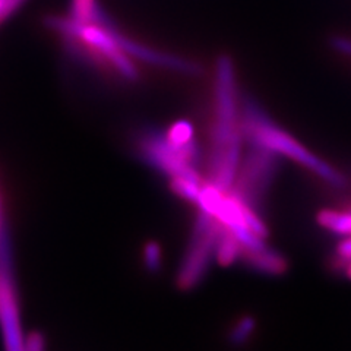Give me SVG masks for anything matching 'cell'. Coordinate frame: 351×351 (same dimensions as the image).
<instances>
[{
    "mask_svg": "<svg viewBox=\"0 0 351 351\" xmlns=\"http://www.w3.org/2000/svg\"><path fill=\"white\" fill-rule=\"evenodd\" d=\"M215 108L213 126V149L210 161V182L215 188L228 192L236 180L241 161L240 107L233 60L219 56L215 63Z\"/></svg>",
    "mask_w": 351,
    "mask_h": 351,
    "instance_id": "obj_1",
    "label": "cell"
},
{
    "mask_svg": "<svg viewBox=\"0 0 351 351\" xmlns=\"http://www.w3.org/2000/svg\"><path fill=\"white\" fill-rule=\"evenodd\" d=\"M240 132L241 138H245L250 147L262 148L278 157L294 160L300 166L319 176L322 180L334 186V188H344L347 183L343 173H339L325 160L315 156L298 139H294L287 132L278 128L252 98H243V101H241Z\"/></svg>",
    "mask_w": 351,
    "mask_h": 351,
    "instance_id": "obj_2",
    "label": "cell"
},
{
    "mask_svg": "<svg viewBox=\"0 0 351 351\" xmlns=\"http://www.w3.org/2000/svg\"><path fill=\"white\" fill-rule=\"evenodd\" d=\"M138 149L148 164L169 174L170 178L201 182V176L196 171L201 160V149L195 139L188 144L176 145L167 138V134L148 129L139 135Z\"/></svg>",
    "mask_w": 351,
    "mask_h": 351,
    "instance_id": "obj_3",
    "label": "cell"
},
{
    "mask_svg": "<svg viewBox=\"0 0 351 351\" xmlns=\"http://www.w3.org/2000/svg\"><path fill=\"white\" fill-rule=\"evenodd\" d=\"M0 329L6 351H25L12 271V252L6 228L0 234Z\"/></svg>",
    "mask_w": 351,
    "mask_h": 351,
    "instance_id": "obj_4",
    "label": "cell"
},
{
    "mask_svg": "<svg viewBox=\"0 0 351 351\" xmlns=\"http://www.w3.org/2000/svg\"><path fill=\"white\" fill-rule=\"evenodd\" d=\"M277 158L276 154L252 147L245 160L240 161L236 180L228 192L258 213L278 169Z\"/></svg>",
    "mask_w": 351,
    "mask_h": 351,
    "instance_id": "obj_5",
    "label": "cell"
},
{
    "mask_svg": "<svg viewBox=\"0 0 351 351\" xmlns=\"http://www.w3.org/2000/svg\"><path fill=\"white\" fill-rule=\"evenodd\" d=\"M219 228H221V224L214 217L199 211L188 254L182 262L178 276V284L182 289H192L204 278L213 258H215V245Z\"/></svg>",
    "mask_w": 351,
    "mask_h": 351,
    "instance_id": "obj_6",
    "label": "cell"
},
{
    "mask_svg": "<svg viewBox=\"0 0 351 351\" xmlns=\"http://www.w3.org/2000/svg\"><path fill=\"white\" fill-rule=\"evenodd\" d=\"M94 22H103V24H106L108 27L110 32H112V36L117 41L120 49H122L128 54V56L139 59L142 62L154 64V66H160V68L170 69L173 72L189 75V76L201 75V72H202L201 64H197L196 62L174 56V54H170V53L154 50L151 47L144 46V44H139L134 40L125 37L123 34H120V32L112 24H110L108 18L103 14V10L100 8H98V10H97Z\"/></svg>",
    "mask_w": 351,
    "mask_h": 351,
    "instance_id": "obj_7",
    "label": "cell"
},
{
    "mask_svg": "<svg viewBox=\"0 0 351 351\" xmlns=\"http://www.w3.org/2000/svg\"><path fill=\"white\" fill-rule=\"evenodd\" d=\"M241 256L245 258L252 268L258 272L267 274V276H280V274L287 269L285 259L277 250L268 247L267 245L255 250H243Z\"/></svg>",
    "mask_w": 351,
    "mask_h": 351,
    "instance_id": "obj_8",
    "label": "cell"
},
{
    "mask_svg": "<svg viewBox=\"0 0 351 351\" xmlns=\"http://www.w3.org/2000/svg\"><path fill=\"white\" fill-rule=\"evenodd\" d=\"M241 256V246L234 234L221 226L217 237L215 258L221 265H230Z\"/></svg>",
    "mask_w": 351,
    "mask_h": 351,
    "instance_id": "obj_9",
    "label": "cell"
},
{
    "mask_svg": "<svg viewBox=\"0 0 351 351\" xmlns=\"http://www.w3.org/2000/svg\"><path fill=\"white\" fill-rule=\"evenodd\" d=\"M317 223L338 236H351V210L348 213L324 210L317 214Z\"/></svg>",
    "mask_w": 351,
    "mask_h": 351,
    "instance_id": "obj_10",
    "label": "cell"
},
{
    "mask_svg": "<svg viewBox=\"0 0 351 351\" xmlns=\"http://www.w3.org/2000/svg\"><path fill=\"white\" fill-rule=\"evenodd\" d=\"M171 189L178 193L179 196L184 197L191 202H197L202 189V182H195L184 178H171Z\"/></svg>",
    "mask_w": 351,
    "mask_h": 351,
    "instance_id": "obj_11",
    "label": "cell"
},
{
    "mask_svg": "<svg viewBox=\"0 0 351 351\" xmlns=\"http://www.w3.org/2000/svg\"><path fill=\"white\" fill-rule=\"evenodd\" d=\"M255 326H256V322L254 317L243 316L241 319L236 322L232 332H230V337H228L230 343L234 346H243L249 339V337L254 334Z\"/></svg>",
    "mask_w": 351,
    "mask_h": 351,
    "instance_id": "obj_12",
    "label": "cell"
},
{
    "mask_svg": "<svg viewBox=\"0 0 351 351\" xmlns=\"http://www.w3.org/2000/svg\"><path fill=\"white\" fill-rule=\"evenodd\" d=\"M98 5L95 0H73L72 3V18L88 24L94 22Z\"/></svg>",
    "mask_w": 351,
    "mask_h": 351,
    "instance_id": "obj_13",
    "label": "cell"
},
{
    "mask_svg": "<svg viewBox=\"0 0 351 351\" xmlns=\"http://www.w3.org/2000/svg\"><path fill=\"white\" fill-rule=\"evenodd\" d=\"M167 138L176 145H183L188 144L193 139V128L189 122H184V120H180V122L174 123L169 132H167Z\"/></svg>",
    "mask_w": 351,
    "mask_h": 351,
    "instance_id": "obj_14",
    "label": "cell"
},
{
    "mask_svg": "<svg viewBox=\"0 0 351 351\" xmlns=\"http://www.w3.org/2000/svg\"><path fill=\"white\" fill-rule=\"evenodd\" d=\"M161 247L156 241H149L147 243L145 249H144V262H145V267L156 272L161 268Z\"/></svg>",
    "mask_w": 351,
    "mask_h": 351,
    "instance_id": "obj_15",
    "label": "cell"
},
{
    "mask_svg": "<svg viewBox=\"0 0 351 351\" xmlns=\"http://www.w3.org/2000/svg\"><path fill=\"white\" fill-rule=\"evenodd\" d=\"M329 47L339 54L351 58V38L343 36H334L329 38Z\"/></svg>",
    "mask_w": 351,
    "mask_h": 351,
    "instance_id": "obj_16",
    "label": "cell"
},
{
    "mask_svg": "<svg viewBox=\"0 0 351 351\" xmlns=\"http://www.w3.org/2000/svg\"><path fill=\"white\" fill-rule=\"evenodd\" d=\"M46 341L40 332H32L25 338V351H44Z\"/></svg>",
    "mask_w": 351,
    "mask_h": 351,
    "instance_id": "obj_17",
    "label": "cell"
},
{
    "mask_svg": "<svg viewBox=\"0 0 351 351\" xmlns=\"http://www.w3.org/2000/svg\"><path fill=\"white\" fill-rule=\"evenodd\" d=\"M337 259L341 262V265L344 267L347 262L351 261V236H347L341 243L337 247Z\"/></svg>",
    "mask_w": 351,
    "mask_h": 351,
    "instance_id": "obj_18",
    "label": "cell"
},
{
    "mask_svg": "<svg viewBox=\"0 0 351 351\" xmlns=\"http://www.w3.org/2000/svg\"><path fill=\"white\" fill-rule=\"evenodd\" d=\"M24 2V0H5V5H3V10L2 14H0V24L12 15L15 10L21 6V3Z\"/></svg>",
    "mask_w": 351,
    "mask_h": 351,
    "instance_id": "obj_19",
    "label": "cell"
},
{
    "mask_svg": "<svg viewBox=\"0 0 351 351\" xmlns=\"http://www.w3.org/2000/svg\"><path fill=\"white\" fill-rule=\"evenodd\" d=\"M343 268H344V272H346V277H347L348 280H351V261L347 262Z\"/></svg>",
    "mask_w": 351,
    "mask_h": 351,
    "instance_id": "obj_20",
    "label": "cell"
},
{
    "mask_svg": "<svg viewBox=\"0 0 351 351\" xmlns=\"http://www.w3.org/2000/svg\"><path fill=\"white\" fill-rule=\"evenodd\" d=\"M3 230H5V227L2 224V201H0V234H2Z\"/></svg>",
    "mask_w": 351,
    "mask_h": 351,
    "instance_id": "obj_21",
    "label": "cell"
}]
</instances>
